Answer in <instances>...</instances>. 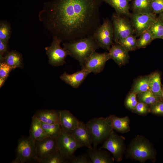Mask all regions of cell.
Here are the masks:
<instances>
[{"label":"cell","instance_id":"30bf717a","mask_svg":"<svg viewBox=\"0 0 163 163\" xmlns=\"http://www.w3.org/2000/svg\"><path fill=\"white\" fill-rule=\"evenodd\" d=\"M56 139L58 150L68 160L77 149L82 147L70 134L63 131Z\"/></svg>","mask_w":163,"mask_h":163},{"label":"cell","instance_id":"d4e9b609","mask_svg":"<svg viewBox=\"0 0 163 163\" xmlns=\"http://www.w3.org/2000/svg\"><path fill=\"white\" fill-rule=\"evenodd\" d=\"M149 75L140 77L134 82L131 92L136 95L149 90Z\"/></svg>","mask_w":163,"mask_h":163},{"label":"cell","instance_id":"4fadbf2b","mask_svg":"<svg viewBox=\"0 0 163 163\" xmlns=\"http://www.w3.org/2000/svg\"><path fill=\"white\" fill-rule=\"evenodd\" d=\"M132 25L138 35L148 30L156 18V14L150 13H134L130 14Z\"/></svg>","mask_w":163,"mask_h":163},{"label":"cell","instance_id":"d6986e66","mask_svg":"<svg viewBox=\"0 0 163 163\" xmlns=\"http://www.w3.org/2000/svg\"><path fill=\"white\" fill-rule=\"evenodd\" d=\"M34 115L42 123L60 124V110H42L36 111Z\"/></svg>","mask_w":163,"mask_h":163},{"label":"cell","instance_id":"5b68a950","mask_svg":"<svg viewBox=\"0 0 163 163\" xmlns=\"http://www.w3.org/2000/svg\"><path fill=\"white\" fill-rule=\"evenodd\" d=\"M35 141L28 136H23L18 140L15 150V158L11 163H24L36 157Z\"/></svg>","mask_w":163,"mask_h":163},{"label":"cell","instance_id":"7c38bea8","mask_svg":"<svg viewBox=\"0 0 163 163\" xmlns=\"http://www.w3.org/2000/svg\"><path fill=\"white\" fill-rule=\"evenodd\" d=\"M36 152L35 160L38 162L58 150L57 139L46 137L35 142Z\"/></svg>","mask_w":163,"mask_h":163},{"label":"cell","instance_id":"484cf974","mask_svg":"<svg viewBox=\"0 0 163 163\" xmlns=\"http://www.w3.org/2000/svg\"><path fill=\"white\" fill-rule=\"evenodd\" d=\"M154 40L163 39V22L159 18H156L148 29Z\"/></svg>","mask_w":163,"mask_h":163},{"label":"cell","instance_id":"74e56055","mask_svg":"<svg viewBox=\"0 0 163 163\" xmlns=\"http://www.w3.org/2000/svg\"><path fill=\"white\" fill-rule=\"evenodd\" d=\"M150 6L152 12L155 14L163 12V0H151Z\"/></svg>","mask_w":163,"mask_h":163},{"label":"cell","instance_id":"7a4b0ae2","mask_svg":"<svg viewBox=\"0 0 163 163\" xmlns=\"http://www.w3.org/2000/svg\"><path fill=\"white\" fill-rule=\"evenodd\" d=\"M62 45L68 51L69 55L77 60L81 66L91 54L100 48L92 35L65 42Z\"/></svg>","mask_w":163,"mask_h":163},{"label":"cell","instance_id":"ffe728a7","mask_svg":"<svg viewBox=\"0 0 163 163\" xmlns=\"http://www.w3.org/2000/svg\"><path fill=\"white\" fill-rule=\"evenodd\" d=\"M110 116L113 130L121 133L130 131V120L128 116L120 117L114 115Z\"/></svg>","mask_w":163,"mask_h":163},{"label":"cell","instance_id":"8992f818","mask_svg":"<svg viewBox=\"0 0 163 163\" xmlns=\"http://www.w3.org/2000/svg\"><path fill=\"white\" fill-rule=\"evenodd\" d=\"M100 47L109 51L113 44L114 30L112 21L104 19L92 35Z\"/></svg>","mask_w":163,"mask_h":163},{"label":"cell","instance_id":"7402d4cb","mask_svg":"<svg viewBox=\"0 0 163 163\" xmlns=\"http://www.w3.org/2000/svg\"><path fill=\"white\" fill-rule=\"evenodd\" d=\"M131 0H103L115 9L116 13L122 15L129 16V2Z\"/></svg>","mask_w":163,"mask_h":163},{"label":"cell","instance_id":"4316f807","mask_svg":"<svg viewBox=\"0 0 163 163\" xmlns=\"http://www.w3.org/2000/svg\"><path fill=\"white\" fill-rule=\"evenodd\" d=\"M41 122L42 127L47 137L57 138L63 131L60 124H48Z\"/></svg>","mask_w":163,"mask_h":163},{"label":"cell","instance_id":"83f0119b","mask_svg":"<svg viewBox=\"0 0 163 163\" xmlns=\"http://www.w3.org/2000/svg\"><path fill=\"white\" fill-rule=\"evenodd\" d=\"M151 0H134L132 8L134 13L152 12L150 2Z\"/></svg>","mask_w":163,"mask_h":163},{"label":"cell","instance_id":"d590c367","mask_svg":"<svg viewBox=\"0 0 163 163\" xmlns=\"http://www.w3.org/2000/svg\"><path fill=\"white\" fill-rule=\"evenodd\" d=\"M133 112L139 115L145 116L150 113L149 106L143 102L138 101Z\"/></svg>","mask_w":163,"mask_h":163},{"label":"cell","instance_id":"5bb4252c","mask_svg":"<svg viewBox=\"0 0 163 163\" xmlns=\"http://www.w3.org/2000/svg\"><path fill=\"white\" fill-rule=\"evenodd\" d=\"M82 147L92 148V141L85 124L80 121L78 126L70 134Z\"/></svg>","mask_w":163,"mask_h":163},{"label":"cell","instance_id":"4dcf8cb0","mask_svg":"<svg viewBox=\"0 0 163 163\" xmlns=\"http://www.w3.org/2000/svg\"><path fill=\"white\" fill-rule=\"evenodd\" d=\"M137 39L133 35L118 41L117 43L122 46L128 52L137 49Z\"/></svg>","mask_w":163,"mask_h":163},{"label":"cell","instance_id":"3957f363","mask_svg":"<svg viewBox=\"0 0 163 163\" xmlns=\"http://www.w3.org/2000/svg\"><path fill=\"white\" fill-rule=\"evenodd\" d=\"M156 155L155 150L150 141L139 135H137L131 141L126 153L128 158L142 163L148 160L155 162Z\"/></svg>","mask_w":163,"mask_h":163},{"label":"cell","instance_id":"9a60e30c","mask_svg":"<svg viewBox=\"0 0 163 163\" xmlns=\"http://www.w3.org/2000/svg\"><path fill=\"white\" fill-rule=\"evenodd\" d=\"M91 72L88 70L82 69L72 74L65 72L60 76V78L72 87L78 88Z\"/></svg>","mask_w":163,"mask_h":163},{"label":"cell","instance_id":"603a6c76","mask_svg":"<svg viewBox=\"0 0 163 163\" xmlns=\"http://www.w3.org/2000/svg\"><path fill=\"white\" fill-rule=\"evenodd\" d=\"M161 77L160 72L157 71L150 74L149 87V90L155 96L162 98Z\"/></svg>","mask_w":163,"mask_h":163},{"label":"cell","instance_id":"ba28073f","mask_svg":"<svg viewBox=\"0 0 163 163\" xmlns=\"http://www.w3.org/2000/svg\"><path fill=\"white\" fill-rule=\"evenodd\" d=\"M62 40L57 37H53V40L50 46L45 48L49 63L50 65L58 66L63 65L66 63L65 59L69 53L64 47L60 46Z\"/></svg>","mask_w":163,"mask_h":163},{"label":"cell","instance_id":"f546056e","mask_svg":"<svg viewBox=\"0 0 163 163\" xmlns=\"http://www.w3.org/2000/svg\"><path fill=\"white\" fill-rule=\"evenodd\" d=\"M68 160L58 150L38 162L40 163H66Z\"/></svg>","mask_w":163,"mask_h":163},{"label":"cell","instance_id":"e575fe53","mask_svg":"<svg viewBox=\"0 0 163 163\" xmlns=\"http://www.w3.org/2000/svg\"><path fill=\"white\" fill-rule=\"evenodd\" d=\"M150 113L154 115L163 116V100H160L149 107Z\"/></svg>","mask_w":163,"mask_h":163},{"label":"cell","instance_id":"7bdbcfd3","mask_svg":"<svg viewBox=\"0 0 163 163\" xmlns=\"http://www.w3.org/2000/svg\"><path fill=\"white\" fill-rule=\"evenodd\" d=\"M161 97L162 100H163V85H161Z\"/></svg>","mask_w":163,"mask_h":163},{"label":"cell","instance_id":"836d02e7","mask_svg":"<svg viewBox=\"0 0 163 163\" xmlns=\"http://www.w3.org/2000/svg\"><path fill=\"white\" fill-rule=\"evenodd\" d=\"M138 102L136 94L130 92L127 96L125 102V106L128 109L133 111Z\"/></svg>","mask_w":163,"mask_h":163},{"label":"cell","instance_id":"ab89813d","mask_svg":"<svg viewBox=\"0 0 163 163\" xmlns=\"http://www.w3.org/2000/svg\"><path fill=\"white\" fill-rule=\"evenodd\" d=\"M8 41L0 39V59H2L4 55L8 52Z\"/></svg>","mask_w":163,"mask_h":163},{"label":"cell","instance_id":"6da1fadb","mask_svg":"<svg viewBox=\"0 0 163 163\" xmlns=\"http://www.w3.org/2000/svg\"><path fill=\"white\" fill-rule=\"evenodd\" d=\"M103 0H53L39 13L53 37L69 42L92 35L101 24Z\"/></svg>","mask_w":163,"mask_h":163},{"label":"cell","instance_id":"277c9868","mask_svg":"<svg viewBox=\"0 0 163 163\" xmlns=\"http://www.w3.org/2000/svg\"><path fill=\"white\" fill-rule=\"evenodd\" d=\"M85 124L94 147L104 141L113 130L110 116L105 118H92Z\"/></svg>","mask_w":163,"mask_h":163},{"label":"cell","instance_id":"f1b7e54d","mask_svg":"<svg viewBox=\"0 0 163 163\" xmlns=\"http://www.w3.org/2000/svg\"><path fill=\"white\" fill-rule=\"evenodd\" d=\"M138 101L143 102L149 107L159 101L162 99L155 96L149 90L136 95Z\"/></svg>","mask_w":163,"mask_h":163},{"label":"cell","instance_id":"8fae6325","mask_svg":"<svg viewBox=\"0 0 163 163\" xmlns=\"http://www.w3.org/2000/svg\"><path fill=\"white\" fill-rule=\"evenodd\" d=\"M110 59L108 52L100 53L95 51L87 59L81 68L97 74L103 71L106 62Z\"/></svg>","mask_w":163,"mask_h":163},{"label":"cell","instance_id":"d6a6232c","mask_svg":"<svg viewBox=\"0 0 163 163\" xmlns=\"http://www.w3.org/2000/svg\"><path fill=\"white\" fill-rule=\"evenodd\" d=\"M11 34V26L6 21L0 22V39L8 41Z\"/></svg>","mask_w":163,"mask_h":163},{"label":"cell","instance_id":"2e32d148","mask_svg":"<svg viewBox=\"0 0 163 163\" xmlns=\"http://www.w3.org/2000/svg\"><path fill=\"white\" fill-rule=\"evenodd\" d=\"M80 120L69 110H60V124L63 131L71 134L78 126Z\"/></svg>","mask_w":163,"mask_h":163},{"label":"cell","instance_id":"60d3db41","mask_svg":"<svg viewBox=\"0 0 163 163\" xmlns=\"http://www.w3.org/2000/svg\"><path fill=\"white\" fill-rule=\"evenodd\" d=\"M6 79L0 77V88L3 86L4 84Z\"/></svg>","mask_w":163,"mask_h":163},{"label":"cell","instance_id":"1f68e13d","mask_svg":"<svg viewBox=\"0 0 163 163\" xmlns=\"http://www.w3.org/2000/svg\"><path fill=\"white\" fill-rule=\"evenodd\" d=\"M154 40L149 30L145 31L140 35V37L137 40V49L145 47L149 45Z\"/></svg>","mask_w":163,"mask_h":163},{"label":"cell","instance_id":"ac0fdd59","mask_svg":"<svg viewBox=\"0 0 163 163\" xmlns=\"http://www.w3.org/2000/svg\"><path fill=\"white\" fill-rule=\"evenodd\" d=\"M97 147L88 148L87 151L92 163H113L115 159L107 151Z\"/></svg>","mask_w":163,"mask_h":163},{"label":"cell","instance_id":"b9f144b4","mask_svg":"<svg viewBox=\"0 0 163 163\" xmlns=\"http://www.w3.org/2000/svg\"><path fill=\"white\" fill-rule=\"evenodd\" d=\"M159 18L163 22V12L160 14V16Z\"/></svg>","mask_w":163,"mask_h":163},{"label":"cell","instance_id":"44dd1931","mask_svg":"<svg viewBox=\"0 0 163 163\" xmlns=\"http://www.w3.org/2000/svg\"><path fill=\"white\" fill-rule=\"evenodd\" d=\"M29 136L35 141L47 137L42 127L41 121L34 115L32 118Z\"/></svg>","mask_w":163,"mask_h":163},{"label":"cell","instance_id":"e0dca14e","mask_svg":"<svg viewBox=\"0 0 163 163\" xmlns=\"http://www.w3.org/2000/svg\"><path fill=\"white\" fill-rule=\"evenodd\" d=\"M108 51L110 59L119 66L124 65L128 62V52L119 44L113 43Z\"/></svg>","mask_w":163,"mask_h":163},{"label":"cell","instance_id":"f35d334b","mask_svg":"<svg viewBox=\"0 0 163 163\" xmlns=\"http://www.w3.org/2000/svg\"><path fill=\"white\" fill-rule=\"evenodd\" d=\"M13 69L6 62L3 61L0 63V77L7 79L10 72Z\"/></svg>","mask_w":163,"mask_h":163},{"label":"cell","instance_id":"9c48e42d","mask_svg":"<svg viewBox=\"0 0 163 163\" xmlns=\"http://www.w3.org/2000/svg\"><path fill=\"white\" fill-rule=\"evenodd\" d=\"M111 21L114 30L113 40L115 43L133 35L134 30L133 25L123 16L113 13Z\"/></svg>","mask_w":163,"mask_h":163},{"label":"cell","instance_id":"cb8c5ba5","mask_svg":"<svg viewBox=\"0 0 163 163\" xmlns=\"http://www.w3.org/2000/svg\"><path fill=\"white\" fill-rule=\"evenodd\" d=\"M3 61L6 62L13 69L17 68H21L23 66L22 56L16 50L8 52L4 56L2 62Z\"/></svg>","mask_w":163,"mask_h":163},{"label":"cell","instance_id":"8d00e7d4","mask_svg":"<svg viewBox=\"0 0 163 163\" xmlns=\"http://www.w3.org/2000/svg\"><path fill=\"white\" fill-rule=\"evenodd\" d=\"M68 163H92L87 153L76 156L74 155L72 158L69 160Z\"/></svg>","mask_w":163,"mask_h":163},{"label":"cell","instance_id":"52a82bcc","mask_svg":"<svg viewBox=\"0 0 163 163\" xmlns=\"http://www.w3.org/2000/svg\"><path fill=\"white\" fill-rule=\"evenodd\" d=\"M125 140L124 137L119 136L113 130L100 149H107L112 154L116 161L120 162L125 153Z\"/></svg>","mask_w":163,"mask_h":163}]
</instances>
